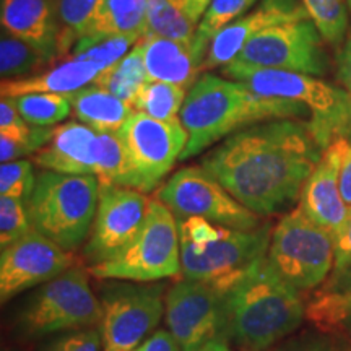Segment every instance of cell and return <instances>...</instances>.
I'll list each match as a JSON object with an SVG mask.
<instances>
[{"instance_id":"d4e9b609","label":"cell","mask_w":351,"mask_h":351,"mask_svg":"<svg viewBox=\"0 0 351 351\" xmlns=\"http://www.w3.org/2000/svg\"><path fill=\"white\" fill-rule=\"evenodd\" d=\"M199 23L192 20L178 0H148L145 36H160L192 47Z\"/></svg>"},{"instance_id":"9c48e42d","label":"cell","mask_w":351,"mask_h":351,"mask_svg":"<svg viewBox=\"0 0 351 351\" xmlns=\"http://www.w3.org/2000/svg\"><path fill=\"white\" fill-rule=\"evenodd\" d=\"M270 223L257 230H226L218 241L195 245L181 238V275L186 280L207 283L226 293L269 254Z\"/></svg>"},{"instance_id":"c3c4849f","label":"cell","mask_w":351,"mask_h":351,"mask_svg":"<svg viewBox=\"0 0 351 351\" xmlns=\"http://www.w3.org/2000/svg\"><path fill=\"white\" fill-rule=\"evenodd\" d=\"M346 140L351 142V116H350V125H348V135H346Z\"/></svg>"},{"instance_id":"3957f363","label":"cell","mask_w":351,"mask_h":351,"mask_svg":"<svg viewBox=\"0 0 351 351\" xmlns=\"http://www.w3.org/2000/svg\"><path fill=\"white\" fill-rule=\"evenodd\" d=\"M226 341L238 351H270L296 332L306 317L301 293L262 258L225 293Z\"/></svg>"},{"instance_id":"ba28073f","label":"cell","mask_w":351,"mask_h":351,"mask_svg":"<svg viewBox=\"0 0 351 351\" xmlns=\"http://www.w3.org/2000/svg\"><path fill=\"white\" fill-rule=\"evenodd\" d=\"M267 261L289 287L307 291L326 282L333 270L335 241L300 207L291 208L271 230Z\"/></svg>"},{"instance_id":"d590c367","label":"cell","mask_w":351,"mask_h":351,"mask_svg":"<svg viewBox=\"0 0 351 351\" xmlns=\"http://www.w3.org/2000/svg\"><path fill=\"white\" fill-rule=\"evenodd\" d=\"M36 178L33 173V165L26 160H16L10 163H2L0 168V195L15 197L28 204L32 197Z\"/></svg>"},{"instance_id":"603a6c76","label":"cell","mask_w":351,"mask_h":351,"mask_svg":"<svg viewBox=\"0 0 351 351\" xmlns=\"http://www.w3.org/2000/svg\"><path fill=\"white\" fill-rule=\"evenodd\" d=\"M69 99L78 121L101 134H117L134 114L132 104L96 85L82 88Z\"/></svg>"},{"instance_id":"8992f818","label":"cell","mask_w":351,"mask_h":351,"mask_svg":"<svg viewBox=\"0 0 351 351\" xmlns=\"http://www.w3.org/2000/svg\"><path fill=\"white\" fill-rule=\"evenodd\" d=\"M101 184L95 176L43 171L28 204L33 230L67 252L80 249L96 217Z\"/></svg>"},{"instance_id":"ffe728a7","label":"cell","mask_w":351,"mask_h":351,"mask_svg":"<svg viewBox=\"0 0 351 351\" xmlns=\"http://www.w3.org/2000/svg\"><path fill=\"white\" fill-rule=\"evenodd\" d=\"M0 20L3 32L32 44L51 62L59 57L56 0H2Z\"/></svg>"},{"instance_id":"d6a6232c","label":"cell","mask_w":351,"mask_h":351,"mask_svg":"<svg viewBox=\"0 0 351 351\" xmlns=\"http://www.w3.org/2000/svg\"><path fill=\"white\" fill-rule=\"evenodd\" d=\"M309 19L330 46H340L348 32V5L345 0H301Z\"/></svg>"},{"instance_id":"30bf717a","label":"cell","mask_w":351,"mask_h":351,"mask_svg":"<svg viewBox=\"0 0 351 351\" xmlns=\"http://www.w3.org/2000/svg\"><path fill=\"white\" fill-rule=\"evenodd\" d=\"M165 287L108 280L99 289L103 351H134L165 315Z\"/></svg>"},{"instance_id":"4316f807","label":"cell","mask_w":351,"mask_h":351,"mask_svg":"<svg viewBox=\"0 0 351 351\" xmlns=\"http://www.w3.org/2000/svg\"><path fill=\"white\" fill-rule=\"evenodd\" d=\"M59 20V57L69 54L90 33L104 0H56Z\"/></svg>"},{"instance_id":"9a60e30c","label":"cell","mask_w":351,"mask_h":351,"mask_svg":"<svg viewBox=\"0 0 351 351\" xmlns=\"http://www.w3.org/2000/svg\"><path fill=\"white\" fill-rule=\"evenodd\" d=\"M152 199L129 187L101 186L99 202L83 258L91 265L124 251L142 230Z\"/></svg>"},{"instance_id":"5b68a950","label":"cell","mask_w":351,"mask_h":351,"mask_svg":"<svg viewBox=\"0 0 351 351\" xmlns=\"http://www.w3.org/2000/svg\"><path fill=\"white\" fill-rule=\"evenodd\" d=\"M90 271L73 265L49 282L39 285L23 301L13 319L16 339L32 341L56 333L99 327L101 301L88 282Z\"/></svg>"},{"instance_id":"f907efd6","label":"cell","mask_w":351,"mask_h":351,"mask_svg":"<svg viewBox=\"0 0 351 351\" xmlns=\"http://www.w3.org/2000/svg\"><path fill=\"white\" fill-rule=\"evenodd\" d=\"M3 351H10V350H3Z\"/></svg>"},{"instance_id":"8fae6325","label":"cell","mask_w":351,"mask_h":351,"mask_svg":"<svg viewBox=\"0 0 351 351\" xmlns=\"http://www.w3.org/2000/svg\"><path fill=\"white\" fill-rule=\"evenodd\" d=\"M178 219L199 217L223 228L251 231L262 226V217L244 207L204 168H184L158 191Z\"/></svg>"},{"instance_id":"7c38bea8","label":"cell","mask_w":351,"mask_h":351,"mask_svg":"<svg viewBox=\"0 0 351 351\" xmlns=\"http://www.w3.org/2000/svg\"><path fill=\"white\" fill-rule=\"evenodd\" d=\"M324 41L326 39L313 20L275 25L254 36L232 62L306 75H326L330 60Z\"/></svg>"},{"instance_id":"7bdbcfd3","label":"cell","mask_w":351,"mask_h":351,"mask_svg":"<svg viewBox=\"0 0 351 351\" xmlns=\"http://www.w3.org/2000/svg\"><path fill=\"white\" fill-rule=\"evenodd\" d=\"M337 80L351 95V29L337 54Z\"/></svg>"},{"instance_id":"ee69618b","label":"cell","mask_w":351,"mask_h":351,"mask_svg":"<svg viewBox=\"0 0 351 351\" xmlns=\"http://www.w3.org/2000/svg\"><path fill=\"white\" fill-rule=\"evenodd\" d=\"M134 351H181V346L169 330H156Z\"/></svg>"},{"instance_id":"52a82bcc","label":"cell","mask_w":351,"mask_h":351,"mask_svg":"<svg viewBox=\"0 0 351 351\" xmlns=\"http://www.w3.org/2000/svg\"><path fill=\"white\" fill-rule=\"evenodd\" d=\"M98 280L152 283L181 274V236L176 215L161 200L152 199L142 230L124 251L88 267Z\"/></svg>"},{"instance_id":"b9f144b4","label":"cell","mask_w":351,"mask_h":351,"mask_svg":"<svg viewBox=\"0 0 351 351\" xmlns=\"http://www.w3.org/2000/svg\"><path fill=\"white\" fill-rule=\"evenodd\" d=\"M29 130H32V125L20 114L15 98H2L0 101V135L23 138L29 134Z\"/></svg>"},{"instance_id":"cb8c5ba5","label":"cell","mask_w":351,"mask_h":351,"mask_svg":"<svg viewBox=\"0 0 351 351\" xmlns=\"http://www.w3.org/2000/svg\"><path fill=\"white\" fill-rule=\"evenodd\" d=\"M148 0H104L86 36H132L142 39Z\"/></svg>"},{"instance_id":"e575fe53","label":"cell","mask_w":351,"mask_h":351,"mask_svg":"<svg viewBox=\"0 0 351 351\" xmlns=\"http://www.w3.org/2000/svg\"><path fill=\"white\" fill-rule=\"evenodd\" d=\"M33 230L26 202L0 195V245L7 247Z\"/></svg>"},{"instance_id":"f35d334b","label":"cell","mask_w":351,"mask_h":351,"mask_svg":"<svg viewBox=\"0 0 351 351\" xmlns=\"http://www.w3.org/2000/svg\"><path fill=\"white\" fill-rule=\"evenodd\" d=\"M39 351H103L101 328L91 327L52 335L39 346Z\"/></svg>"},{"instance_id":"ac0fdd59","label":"cell","mask_w":351,"mask_h":351,"mask_svg":"<svg viewBox=\"0 0 351 351\" xmlns=\"http://www.w3.org/2000/svg\"><path fill=\"white\" fill-rule=\"evenodd\" d=\"M346 138L335 140L324 150L319 165L302 187L300 208L313 221L335 236L343 226L350 207L340 192V166Z\"/></svg>"},{"instance_id":"f1b7e54d","label":"cell","mask_w":351,"mask_h":351,"mask_svg":"<svg viewBox=\"0 0 351 351\" xmlns=\"http://www.w3.org/2000/svg\"><path fill=\"white\" fill-rule=\"evenodd\" d=\"M43 52L32 44L21 41L3 32L0 39V75L2 80H20L33 77L38 70L49 64Z\"/></svg>"},{"instance_id":"7dc6e473","label":"cell","mask_w":351,"mask_h":351,"mask_svg":"<svg viewBox=\"0 0 351 351\" xmlns=\"http://www.w3.org/2000/svg\"><path fill=\"white\" fill-rule=\"evenodd\" d=\"M199 351H234V350H232L230 343L225 340H215V341H212V343L205 345L204 348Z\"/></svg>"},{"instance_id":"1f68e13d","label":"cell","mask_w":351,"mask_h":351,"mask_svg":"<svg viewBox=\"0 0 351 351\" xmlns=\"http://www.w3.org/2000/svg\"><path fill=\"white\" fill-rule=\"evenodd\" d=\"M23 119L34 127H51L59 124L72 111L67 95L32 93L15 98Z\"/></svg>"},{"instance_id":"836d02e7","label":"cell","mask_w":351,"mask_h":351,"mask_svg":"<svg viewBox=\"0 0 351 351\" xmlns=\"http://www.w3.org/2000/svg\"><path fill=\"white\" fill-rule=\"evenodd\" d=\"M306 317L314 320L324 332H330L333 327L343 326L351 333V293H328L307 306Z\"/></svg>"},{"instance_id":"5bb4252c","label":"cell","mask_w":351,"mask_h":351,"mask_svg":"<svg viewBox=\"0 0 351 351\" xmlns=\"http://www.w3.org/2000/svg\"><path fill=\"white\" fill-rule=\"evenodd\" d=\"M117 134L129 155L135 189L143 194L152 192L181 160L189 140L181 119L160 121L140 111H134Z\"/></svg>"},{"instance_id":"d6986e66","label":"cell","mask_w":351,"mask_h":351,"mask_svg":"<svg viewBox=\"0 0 351 351\" xmlns=\"http://www.w3.org/2000/svg\"><path fill=\"white\" fill-rule=\"evenodd\" d=\"M99 158V132L85 124L67 122L54 129L52 140L34 156L44 171L95 176Z\"/></svg>"},{"instance_id":"277c9868","label":"cell","mask_w":351,"mask_h":351,"mask_svg":"<svg viewBox=\"0 0 351 351\" xmlns=\"http://www.w3.org/2000/svg\"><path fill=\"white\" fill-rule=\"evenodd\" d=\"M221 73L231 80L245 83L262 96L304 104L311 114L306 121L307 129L324 150L335 140L346 138L348 135L351 95L345 88L333 86L306 73L236 62L223 67Z\"/></svg>"},{"instance_id":"f6af8a7d","label":"cell","mask_w":351,"mask_h":351,"mask_svg":"<svg viewBox=\"0 0 351 351\" xmlns=\"http://www.w3.org/2000/svg\"><path fill=\"white\" fill-rule=\"evenodd\" d=\"M340 192L345 204L351 207V142L345 140L340 166Z\"/></svg>"},{"instance_id":"8d00e7d4","label":"cell","mask_w":351,"mask_h":351,"mask_svg":"<svg viewBox=\"0 0 351 351\" xmlns=\"http://www.w3.org/2000/svg\"><path fill=\"white\" fill-rule=\"evenodd\" d=\"M54 129L51 127H34L32 125L29 134L23 138H12L0 135V161L2 163H10L20 158L33 155L43 150L52 140Z\"/></svg>"},{"instance_id":"484cf974","label":"cell","mask_w":351,"mask_h":351,"mask_svg":"<svg viewBox=\"0 0 351 351\" xmlns=\"http://www.w3.org/2000/svg\"><path fill=\"white\" fill-rule=\"evenodd\" d=\"M147 82V69H145L142 51L137 43L134 49L125 57H122L119 62L103 70L93 83L125 103L134 104L140 88Z\"/></svg>"},{"instance_id":"60d3db41","label":"cell","mask_w":351,"mask_h":351,"mask_svg":"<svg viewBox=\"0 0 351 351\" xmlns=\"http://www.w3.org/2000/svg\"><path fill=\"white\" fill-rule=\"evenodd\" d=\"M178 221H179V236L189 239L195 245L212 244L215 241L221 238L226 230H230V228L215 225V223L208 221V219H204L199 217L178 219Z\"/></svg>"},{"instance_id":"74e56055","label":"cell","mask_w":351,"mask_h":351,"mask_svg":"<svg viewBox=\"0 0 351 351\" xmlns=\"http://www.w3.org/2000/svg\"><path fill=\"white\" fill-rule=\"evenodd\" d=\"M335 241V261H333V287H341L340 295L351 293V207L341 230L333 236Z\"/></svg>"},{"instance_id":"ab89813d","label":"cell","mask_w":351,"mask_h":351,"mask_svg":"<svg viewBox=\"0 0 351 351\" xmlns=\"http://www.w3.org/2000/svg\"><path fill=\"white\" fill-rule=\"evenodd\" d=\"M270 351H340V348L330 332L311 328L288 337Z\"/></svg>"},{"instance_id":"2e32d148","label":"cell","mask_w":351,"mask_h":351,"mask_svg":"<svg viewBox=\"0 0 351 351\" xmlns=\"http://www.w3.org/2000/svg\"><path fill=\"white\" fill-rule=\"evenodd\" d=\"M77 265L72 252L32 230L0 254V300L10 301L26 289L56 278Z\"/></svg>"},{"instance_id":"83f0119b","label":"cell","mask_w":351,"mask_h":351,"mask_svg":"<svg viewBox=\"0 0 351 351\" xmlns=\"http://www.w3.org/2000/svg\"><path fill=\"white\" fill-rule=\"evenodd\" d=\"M256 2L257 0H212L204 19L200 20L195 39L192 43V52L199 60L200 69L212 39L232 21L244 16Z\"/></svg>"},{"instance_id":"7402d4cb","label":"cell","mask_w":351,"mask_h":351,"mask_svg":"<svg viewBox=\"0 0 351 351\" xmlns=\"http://www.w3.org/2000/svg\"><path fill=\"white\" fill-rule=\"evenodd\" d=\"M103 72L98 65L86 60L69 59L51 70L20 80H2L0 95L2 98H19L32 93L73 95L96 80Z\"/></svg>"},{"instance_id":"bcb514c9","label":"cell","mask_w":351,"mask_h":351,"mask_svg":"<svg viewBox=\"0 0 351 351\" xmlns=\"http://www.w3.org/2000/svg\"><path fill=\"white\" fill-rule=\"evenodd\" d=\"M178 2L192 20H195L197 23H200V20L204 19L205 12H207L210 3H212V0H178Z\"/></svg>"},{"instance_id":"6da1fadb","label":"cell","mask_w":351,"mask_h":351,"mask_svg":"<svg viewBox=\"0 0 351 351\" xmlns=\"http://www.w3.org/2000/svg\"><path fill=\"white\" fill-rule=\"evenodd\" d=\"M306 121H271L226 137L200 161L230 194L258 217L289 212L322 158Z\"/></svg>"},{"instance_id":"4fadbf2b","label":"cell","mask_w":351,"mask_h":351,"mask_svg":"<svg viewBox=\"0 0 351 351\" xmlns=\"http://www.w3.org/2000/svg\"><path fill=\"white\" fill-rule=\"evenodd\" d=\"M165 320L181 351H199L215 340L226 341L225 293L207 283L182 278L166 293Z\"/></svg>"},{"instance_id":"f546056e","label":"cell","mask_w":351,"mask_h":351,"mask_svg":"<svg viewBox=\"0 0 351 351\" xmlns=\"http://www.w3.org/2000/svg\"><path fill=\"white\" fill-rule=\"evenodd\" d=\"M186 88L161 82H147L140 88L134 106L160 121H178L186 101Z\"/></svg>"},{"instance_id":"44dd1931","label":"cell","mask_w":351,"mask_h":351,"mask_svg":"<svg viewBox=\"0 0 351 351\" xmlns=\"http://www.w3.org/2000/svg\"><path fill=\"white\" fill-rule=\"evenodd\" d=\"M148 82L191 88L202 72L199 60L187 44L160 36H143L138 41Z\"/></svg>"},{"instance_id":"681fc988","label":"cell","mask_w":351,"mask_h":351,"mask_svg":"<svg viewBox=\"0 0 351 351\" xmlns=\"http://www.w3.org/2000/svg\"><path fill=\"white\" fill-rule=\"evenodd\" d=\"M346 5H348V10L351 13V0H346Z\"/></svg>"},{"instance_id":"e0dca14e","label":"cell","mask_w":351,"mask_h":351,"mask_svg":"<svg viewBox=\"0 0 351 351\" xmlns=\"http://www.w3.org/2000/svg\"><path fill=\"white\" fill-rule=\"evenodd\" d=\"M300 20H311L300 0H262L258 7L232 21L212 39L202 70L226 67L238 57L245 44L263 29Z\"/></svg>"},{"instance_id":"4dcf8cb0","label":"cell","mask_w":351,"mask_h":351,"mask_svg":"<svg viewBox=\"0 0 351 351\" xmlns=\"http://www.w3.org/2000/svg\"><path fill=\"white\" fill-rule=\"evenodd\" d=\"M138 41L132 36H85L73 46L70 59L93 62L101 70H106L129 54Z\"/></svg>"},{"instance_id":"7a4b0ae2","label":"cell","mask_w":351,"mask_h":351,"mask_svg":"<svg viewBox=\"0 0 351 351\" xmlns=\"http://www.w3.org/2000/svg\"><path fill=\"white\" fill-rule=\"evenodd\" d=\"M309 109L296 101L269 98L243 82L204 73L189 88L179 114L189 140L181 160L197 156L221 138L271 121H301Z\"/></svg>"}]
</instances>
